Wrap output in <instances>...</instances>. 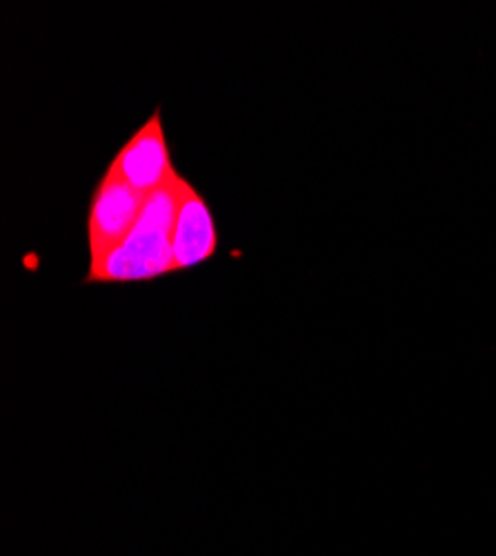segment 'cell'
I'll return each mask as SVG.
<instances>
[{"label": "cell", "mask_w": 496, "mask_h": 556, "mask_svg": "<svg viewBox=\"0 0 496 556\" xmlns=\"http://www.w3.org/2000/svg\"><path fill=\"white\" fill-rule=\"evenodd\" d=\"M178 178L148 197V203L129 237L89 265L87 286L94 283H145L174 274L171 231L178 201Z\"/></svg>", "instance_id": "obj_1"}, {"label": "cell", "mask_w": 496, "mask_h": 556, "mask_svg": "<svg viewBox=\"0 0 496 556\" xmlns=\"http://www.w3.org/2000/svg\"><path fill=\"white\" fill-rule=\"evenodd\" d=\"M148 197L133 190L123 178L105 172L92 194L87 216L89 265L99 263L107 252L120 245L137 225Z\"/></svg>", "instance_id": "obj_2"}, {"label": "cell", "mask_w": 496, "mask_h": 556, "mask_svg": "<svg viewBox=\"0 0 496 556\" xmlns=\"http://www.w3.org/2000/svg\"><path fill=\"white\" fill-rule=\"evenodd\" d=\"M107 172L123 178L133 190H139L145 197L165 188L167 182L178 176L171 163L158 108L148 118V123L133 131L129 141L118 150Z\"/></svg>", "instance_id": "obj_3"}, {"label": "cell", "mask_w": 496, "mask_h": 556, "mask_svg": "<svg viewBox=\"0 0 496 556\" xmlns=\"http://www.w3.org/2000/svg\"><path fill=\"white\" fill-rule=\"evenodd\" d=\"M218 252V227L205 197L194 185L178 178V201L171 231L174 274L199 267Z\"/></svg>", "instance_id": "obj_4"}]
</instances>
